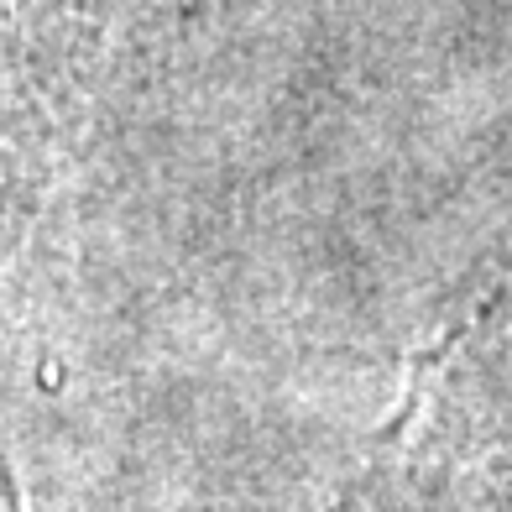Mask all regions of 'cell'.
Here are the masks:
<instances>
[{
  "mask_svg": "<svg viewBox=\"0 0 512 512\" xmlns=\"http://www.w3.org/2000/svg\"><path fill=\"white\" fill-rule=\"evenodd\" d=\"M209 0H0V246L152 95Z\"/></svg>",
  "mask_w": 512,
  "mask_h": 512,
  "instance_id": "6da1fadb",
  "label": "cell"
},
{
  "mask_svg": "<svg viewBox=\"0 0 512 512\" xmlns=\"http://www.w3.org/2000/svg\"><path fill=\"white\" fill-rule=\"evenodd\" d=\"M324 512H512V277L424 340Z\"/></svg>",
  "mask_w": 512,
  "mask_h": 512,
  "instance_id": "7a4b0ae2",
  "label": "cell"
},
{
  "mask_svg": "<svg viewBox=\"0 0 512 512\" xmlns=\"http://www.w3.org/2000/svg\"><path fill=\"white\" fill-rule=\"evenodd\" d=\"M0 512H16V502H11V481H6V471H0Z\"/></svg>",
  "mask_w": 512,
  "mask_h": 512,
  "instance_id": "3957f363",
  "label": "cell"
}]
</instances>
